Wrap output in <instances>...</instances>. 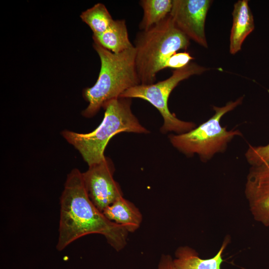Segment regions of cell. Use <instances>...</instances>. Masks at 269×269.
I'll list each match as a JSON object with an SVG mask.
<instances>
[{
    "mask_svg": "<svg viewBox=\"0 0 269 269\" xmlns=\"http://www.w3.org/2000/svg\"><path fill=\"white\" fill-rule=\"evenodd\" d=\"M207 68L194 62L179 69H174L167 79L150 85L139 84L122 93L120 97L138 98L146 101L156 108L163 119L160 130L162 134L174 132L181 134L194 129L196 125L190 122L181 121L169 110L168 100L172 90L182 81L194 75H200Z\"/></svg>",
    "mask_w": 269,
    "mask_h": 269,
    "instance_id": "8992f818",
    "label": "cell"
},
{
    "mask_svg": "<svg viewBox=\"0 0 269 269\" xmlns=\"http://www.w3.org/2000/svg\"><path fill=\"white\" fill-rule=\"evenodd\" d=\"M132 99L119 97L108 102L103 108L104 117L100 125L89 133H79L65 130L61 135L81 154L88 166L97 163L106 156L104 151L109 140L122 132L147 134L131 109Z\"/></svg>",
    "mask_w": 269,
    "mask_h": 269,
    "instance_id": "3957f363",
    "label": "cell"
},
{
    "mask_svg": "<svg viewBox=\"0 0 269 269\" xmlns=\"http://www.w3.org/2000/svg\"><path fill=\"white\" fill-rule=\"evenodd\" d=\"M241 97L230 101L223 107L213 106L215 114L198 127L181 134H170L171 144L179 151L188 156L197 154L202 160H208L216 153L224 151L228 143L236 135H242L238 130L227 131L220 124L221 118L234 110L243 101Z\"/></svg>",
    "mask_w": 269,
    "mask_h": 269,
    "instance_id": "5b68a950",
    "label": "cell"
},
{
    "mask_svg": "<svg viewBox=\"0 0 269 269\" xmlns=\"http://www.w3.org/2000/svg\"><path fill=\"white\" fill-rule=\"evenodd\" d=\"M156 269H176L173 259L169 255H162Z\"/></svg>",
    "mask_w": 269,
    "mask_h": 269,
    "instance_id": "ac0fdd59",
    "label": "cell"
},
{
    "mask_svg": "<svg viewBox=\"0 0 269 269\" xmlns=\"http://www.w3.org/2000/svg\"><path fill=\"white\" fill-rule=\"evenodd\" d=\"M92 38L94 42L115 54L122 53L134 47L129 39L124 19L114 20L105 32L98 35L93 34Z\"/></svg>",
    "mask_w": 269,
    "mask_h": 269,
    "instance_id": "7c38bea8",
    "label": "cell"
},
{
    "mask_svg": "<svg viewBox=\"0 0 269 269\" xmlns=\"http://www.w3.org/2000/svg\"><path fill=\"white\" fill-rule=\"evenodd\" d=\"M232 15L229 47L230 53L235 54L241 50L245 39L254 30L255 22L247 0H239L234 4Z\"/></svg>",
    "mask_w": 269,
    "mask_h": 269,
    "instance_id": "30bf717a",
    "label": "cell"
},
{
    "mask_svg": "<svg viewBox=\"0 0 269 269\" xmlns=\"http://www.w3.org/2000/svg\"><path fill=\"white\" fill-rule=\"evenodd\" d=\"M210 0H173L169 15L176 27L189 39L205 47L208 43L205 32Z\"/></svg>",
    "mask_w": 269,
    "mask_h": 269,
    "instance_id": "ba28073f",
    "label": "cell"
},
{
    "mask_svg": "<svg viewBox=\"0 0 269 269\" xmlns=\"http://www.w3.org/2000/svg\"><path fill=\"white\" fill-rule=\"evenodd\" d=\"M114 164L105 156L101 161L89 166L82 173L89 197L102 212L119 198L123 196L119 184L114 178Z\"/></svg>",
    "mask_w": 269,
    "mask_h": 269,
    "instance_id": "52a82bcc",
    "label": "cell"
},
{
    "mask_svg": "<svg viewBox=\"0 0 269 269\" xmlns=\"http://www.w3.org/2000/svg\"><path fill=\"white\" fill-rule=\"evenodd\" d=\"M80 17L89 26L93 35L103 33L114 21L106 6L102 3H97L83 11Z\"/></svg>",
    "mask_w": 269,
    "mask_h": 269,
    "instance_id": "9a60e30c",
    "label": "cell"
},
{
    "mask_svg": "<svg viewBox=\"0 0 269 269\" xmlns=\"http://www.w3.org/2000/svg\"><path fill=\"white\" fill-rule=\"evenodd\" d=\"M246 157L252 166L269 162V144L264 146H250L246 153Z\"/></svg>",
    "mask_w": 269,
    "mask_h": 269,
    "instance_id": "2e32d148",
    "label": "cell"
},
{
    "mask_svg": "<svg viewBox=\"0 0 269 269\" xmlns=\"http://www.w3.org/2000/svg\"><path fill=\"white\" fill-rule=\"evenodd\" d=\"M57 250L62 251L77 239L91 234L103 235L116 251L127 244L129 232L108 220L93 203L85 188L82 173L73 169L67 175L60 197V216Z\"/></svg>",
    "mask_w": 269,
    "mask_h": 269,
    "instance_id": "6da1fadb",
    "label": "cell"
},
{
    "mask_svg": "<svg viewBox=\"0 0 269 269\" xmlns=\"http://www.w3.org/2000/svg\"><path fill=\"white\" fill-rule=\"evenodd\" d=\"M139 4L143 15L139 27L141 31H145L159 23L169 14L172 0H142Z\"/></svg>",
    "mask_w": 269,
    "mask_h": 269,
    "instance_id": "5bb4252c",
    "label": "cell"
},
{
    "mask_svg": "<svg viewBox=\"0 0 269 269\" xmlns=\"http://www.w3.org/2000/svg\"><path fill=\"white\" fill-rule=\"evenodd\" d=\"M245 193L254 219L269 226V162L252 166L247 176Z\"/></svg>",
    "mask_w": 269,
    "mask_h": 269,
    "instance_id": "9c48e42d",
    "label": "cell"
},
{
    "mask_svg": "<svg viewBox=\"0 0 269 269\" xmlns=\"http://www.w3.org/2000/svg\"><path fill=\"white\" fill-rule=\"evenodd\" d=\"M93 46L99 56L101 68L95 84L83 91L88 105L82 115L87 118L94 117L108 102L120 97L125 91L140 84L134 46L115 54L96 42Z\"/></svg>",
    "mask_w": 269,
    "mask_h": 269,
    "instance_id": "7a4b0ae2",
    "label": "cell"
},
{
    "mask_svg": "<svg viewBox=\"0 0 269 269\" xmlns=\"http://www.w3.org/2000/svg\"><path fill=\"white\" fill-rule=\"evenodd\" d=\"M194 57L187 52L176 53L172 55L166 61L165 68L174 69L181 68L188 65Z\"/></svg>",
    "mask_w": 269,
    "mask_h": 269,
    "instance_id": "e0dca14e",
    "label": "cell"
},
{
    "mask_svg": "<svg viewBox=\"0 0 269 269\" xmlns=\"http://www.w3.org/2000/svg\"><path fill=\"white\" fill-rule=\"evenodd\" d=\"M189 39L178 29L169 14L159 23L138 33L134 41L135 65L140 84L155 83L156 74L179 50H186Z\"/></svg>",
    "mask_w": 269,
    "mask_h": 269,
    "instance_id": "277c9868",
    "label": "cell"
},
{
    "mask_svg": "<svg viewBox=\"0 0 269 269\" xmlns=\"http://www.w3.org/2000/svg\"><path fill=\"white\" fill-rule=\"evenodd\" d=\"M103 213L110 221L124 226L129 233L137 230L142 220L139 209L123 196L108 206Z\"/></svg>",
    "mask_w": 269,
    "mask_h": 269,
    "instance_id": "8fae6325",
    "label": "cell"
},
{
    "mask_svg": "<svg viewBox=\"0 0 269 269\" xmlns=\"http://www.w3.org/2000/svg\"><path fill=\"white\" fill-rule=\"evenodd\" d=\"M227 243L225 241L216 255L208 259L200 258L196 251L189 247H179L173 259L175 267L176 269H220L223 262L222 254Z\"/></svg>",
    "mask_w": 269,
    "mask_h": 269,
    "instance_id": "4fadbf2b",
    "label": "cell"
}]
</instances>
